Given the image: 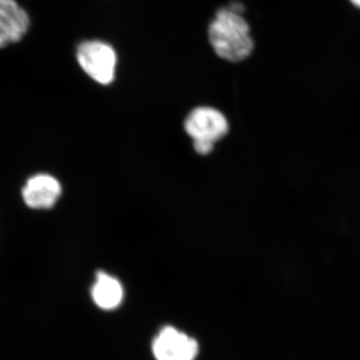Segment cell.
I'll return each instance as SVG.
<instances>
[{
	"label": "cell",
	"instance_id": "1",
	"mask_svg": "<svg viewBox=\"0 0 360 360\" xmlns=\"http://www.w3.org/2000/svg\"><path fill=\"white\" fill-rule=\"evenodd\" d=\"M241 6L219 9L208 28V39L213 51L231 63L245 60L255 49L248 21L241 15Z\"/></svg>",
	"mask_w": 360,
	"mask_h": 360
},
{
	"label": "cell",
	"instance_id": "2",
	"mask_svg": "<svg viewBox=\"0 0 360 360\" xmlns=\"http://www.w3.org/2000/svg\"><path fill=\"white\" fill-rule=\"evenodd\" d=\"M77 58L82 70L97 84L108 85L115 79L117 58L113 47L106 42H82L77 49Z\"/></svg>",
	"mask_w": 360,
	"mask_h": 360
},
{
	"label": "cell",
	"instance_id": "3",
	"mask_svg": "<svg viewBox=\"0 0 360 360\" xmlns=\"http://www.w3.org/2000/svg\"><path fill=\"white\" fill-rule=\"evenodd\" d=\"M153 352L156 360H194L200 345L179 329L165 326L153 341Z\"/></svg>",
	"mask_w": 360,
	"mask_h": 360
},
{
	"label": "cell",
	"instance_id": "4",
	"mask_svg": "<svg viewBox=\"0 0 360 360\" xmlns=\"http://www.w3.org/2000/svg\"><path fill=\"white\" fill-rule=\"evenodd\" d=\"M184 125L193 141L214 143L229 131V122L225 116L212 108H198L191 111Z\"/></svg>",
	"mask_w": 360,
	"mask_h": 360
},
{
	"label": "cell",
	"instance_id": "5",
	"mask_svg": "<svg viewBox=\"0 0 360 360\" xmlns=\"http://www.w3.org/2000/svg\"><path fill=\"white\" fill-rule=\"evenodd\" d=\"M63 188L60 182L51 174L33 175L23 186V201L33 210H49L56 205Z\"/></svg>",
	"mask_w": 360,
	"mask_h": 360
},
{
	"label": "cell",
	"instance_id": "6",
	"mask_svg": "<svg viewBox=\"0 0 360 360\" xmlns=\"http://www.w3.org/2000/svg\"><path fill=\"white\" fill-rule=\"evenodd\" d=\"M30 23L27 11L15 0H0V49L20 41Z\"/></svg>",
	"mask_w": 360,
	"mask_h": 360
},
{
	"label": "cell",
	"instance_id": "7",
	"mask_svg": "<svg viewBox=\"0 0 360 360\" xmlns=\"http://www.w3.org/2000/svg\"><path fill=\"white\" fill-rule=\"evenodd\" d=\"M91 296L99 309L112 310L122 304L124 292L118 279L106 272L99 271L91 288Z\"/></svg>",
	"mask_w": 360,
	"mask_h": 360
},
{
	"label": "cell",
	"instance_id": "8",
	"mask_svg": "<svg viewBox=\"0 0 360 360\" xmlns=\"http://www.w3.org/2000/svg\"><path fill=\"white\" fill-rule=\"evenodd\" d=\"M214 143L206 141H194V149L200 155H206L212 153Z\"/></svg>",
	"mask_w": 360,
	"mask_h": 360
},
{
	"label": "cell",
	"instance_id": "9",
	"mask_svg": "<svg viewBox=\"0 0 360 360\" xmlns=\"http://www.w3.org/2000/svg\"><path fill=\"white\" fill-rule=\"evenodd\" d=\"M350 4H352V6H354L355 8L359 9L360 11V0H349Z\"/></svg>",
	"mask_w": 360,
	"mask_h": 360
}]
</instances>
